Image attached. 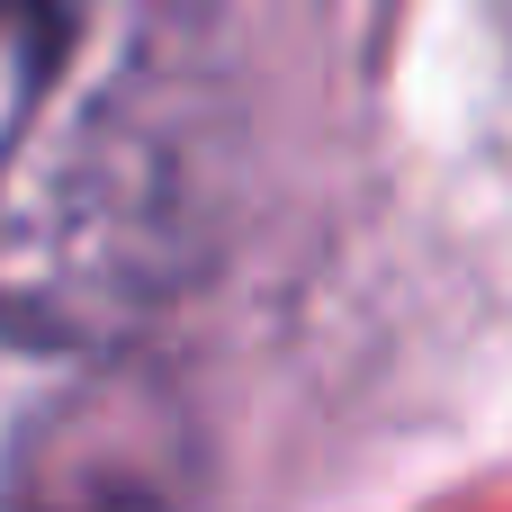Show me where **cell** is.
I'll list each match as a JSON object with an SVG mask.
<instances>
[{"label":"cell","instance_id":"cell-1","mask_svg":"<svg viewBox=\"0 0 512 512\" xmlns=\"http://www.w3.org/2000/svg\"><path fill=\"white\" fill-rule=\"evenodd\" d=\"M225 81L198 0H0V342L117 351L216 225Z\"/></svg>","mask_w":512,"mask_h":512},{"label":"cell","instance_id":"cell-2","mask_svg":"<svg viewBox=\"0 0 512 512\" xmlns=\"http://www.w3.org/2000/svg\"><path fill=\"white\" fill-rule=\"evenodd\" d=\"M0 512H180V432L135 387H81L9 468Z\"/></svg>","mask_w":512,"mask_h":512}]
</instances>
